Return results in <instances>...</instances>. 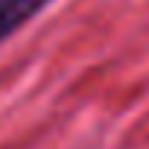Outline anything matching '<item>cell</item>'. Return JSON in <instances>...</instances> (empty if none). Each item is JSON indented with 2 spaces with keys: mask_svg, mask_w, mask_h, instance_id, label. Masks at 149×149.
I'll use <instances>...</instances> for the list:
<instances>
[{
  "mask_svg": "<svg viewBox=\"0 0 149 149\" xmlns=\"http://www.w3.org/2000/svg\"><path fill=\"white\" fill-rule=\"evenodd\" d=\"M47 3H53V0H0V41L18 32Z\"/></svg>",
  "mask_w": 149,
  "mask_h": 149,
  "instance_id": "obj_1",
  "label": "cell"
}]
</instances>
